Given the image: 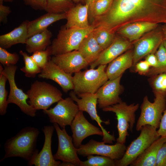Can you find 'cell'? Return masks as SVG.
<instances>
[{"mask_svg":"<svg viewBox=\"0 0 166 166\" xmlns=\"http://www.w3.org/2000/svg\"><path fill=\"white\" fill-rule=\"evenodd\" d=\"M140 21L165 23L166 0H113L108 11L91 25L115 33L125 24Z\"/></svg>","mask_w":166,"mask_h":166,"instance_id":"cell-1","label":"cell"},{"mask_svg":"<svg viewBox=\"0 0 166 166\" xmlns=\"http://www.w3.org/2000/svg\"><path fill=\"white\" fill-rule=\"evenodd\" d=\"M40 132L36 128H22L14 136L7 139L4 144L5 154L0 162L8 158L19 157L30 162L38 153L37 140Z\"/></svg>","mask_w":166,"mask_h":166,"instance_id":"cell-2","label":"cell"},{"mask_svg":"<svg viewBox=\"0 0 166 166\" xmlns=\"http://www.w3.org/2000/svg\"><path fill=\"white\" fill-rule=\"evenodd\" d=\"M91 25L86 28H67L63 26L50 45L52 55L78 50L84 39L94 30Z\"/></svg>","mask_w":166,"mask_h":166,"instance_id":"cell-3","label":"cell"},{"mask_svg":"<svg viewBox=\"0 0 166 166\" xmlns=\"http://www.w3.org/2000/svg\"><path fill=\"white\" fill-rule=\"evenodd\" d=\"M106 65H100L96 69L90 68L75 73L73 82V91L76 94L96 93L109 80L106 72Z\"/></svg>","mask_w":166,"mask_h":166,"instance_id":"cell-4","label":"cell"},{"mask_svg":"<svg viewBox=\"0 0 166 166\" xmlns=\"http://www.w3.org/2000/svg\"><path fill=\"white\" fill-rule=\"evenodd\" d=\"M27 102L34 109L45 110L62 98V94L59 89L45 81H35L26 92Z\"/></svg>","mask_w":166,"mask_h":166,"instance_id":"cell-5","label":"cell"},{"mask_svg":"<svg viewBox=\"0 0 166 166\" xmlns=\"http://www.w3.org/2000/svg\"><path fill=\"white\" fill-rule=\"evenodd\" d=\"M155 98L151 102L147 96L144 98L140 106L141 113L136 125L137 131H140L146 125L158 128L162 113L166 109V95L159 92L154 93Z\"/></svg>","mask_w":166,"mask_h":166,"instance_id":"cell-6","label":"cell"},{"mask_svg":"<svg viewBox=\"0 0 166 166\" xmlns=\"http://www.w3.org/2000/svg\"><path fill=\"white\" fill-rule=\"evenodd\" d=\"M139 107L138 104L133 103L128 105L122 101L102 109L104 112H111L115 113L117 121V128L118 133L117 142L124 144L126 137L128 135V129L132 132L136 121L135 113Z\"/></svg>","mask_w":166,"mask_h":166,"instance_id":"cell-7","label":"cell"},{"mask_svg":"<svg viewBox=\"0 0 166 166\" xmlns=\"http://www.w3.org/2000/svg\"><path fill=\"white\" fill-rule=\"evenodd\" d=\"M160 137L156 128L148 125L144 126L140 130L139 136L127 148L123 156L119 160H115L116 166H127L130 165Z\"/></svg>","mask_w":166,"mask_h":166,"instance_id":"cell-8","label":"cell"},{"mask_svg":"<svg viewBox=\"0 0 166 166\" xmlns=\"http://www.w3.org/2000/svg\"><path fill=\"white\" fill-rule=\"evenodd\" d=\"M70 97L75 101L79 110L88 113L92 120L95 121L100 127L103 133L102 141L105 143L112 144L115 140L113 135L110 134L102 125L103 123L106 125L110 124L109 121H104L102 120L98 115L96 106L97 104V98L96 93H84L77 95L80 98H78L73 91H71Z\"/></svg>","mask_w":166,"mask_h":166,"instance_id":"cell-9","label":"cell"},{"mask_svg":"<svg viewBox=\"0 0 166 166\" xmlns=\"http://www.w3.org/2000/svg\"><path fill=\"white\" fill-rule=\"evenodd\" d=\"M4 67L1 73L6 77L10 85V91L7 98L8 104H14L25 114L31 117H34L36 116L37 110L27 101L29 98L27 94L24 93L22 89H19L16 84L15 75L17 69V66L10 65Z\"/></svg>","mask_w":166,"mask_h":166,"instance_id":"cell-10","label":"cell"},{"mask_svg":"<svg viewBox=\"0 0 166 166\" xmlns=\"http://www.w3.org/2000/svg\"><path fill=\"white\" fill-rule=\"evenodd\" d=\"M79 110L77 105L70 97L62 98L54 107L43 112L48 116L50 122L57 123L63 128L71 125Z\"/></svg>","mask_w":166,"mask_h":166,"instance_id":"cell-11","label":"cell"},{"mask_svg":"<svg viewBox=\"0 0 166 166\" xmlns=\"http://www.w3.org/2000/svg\"><path fill=\"white\" fill-rule=\"evenodd\" d=\"M124 144L117 142L114 145L106 144L103 141L98 142L91 139L77 148V154L85 157L89 155H98L109 157L114 160L121 159L127 149Z\"/></svg>","mask_w":166,"mask_h":166,"instance_id":"cell-12","label":"cell"},{"mask_svg":"<svg viewBox=\"0 0 166 166\" xmlns=\"http://www.w3.org/2000/svg\"><path fill=\"white\" fill-rule=\"evenodd\" d=\"M157 28L133 42V65L144 57L155 53L164 39L162 29Z\"/></svg>","mask_w":166,"mask_h":166,"instance_id":"cell-13","label":"cell"},{"mask_svg":"<svg viewBox=\"0 0 166 166\" xmlns=\"http://www.w3.org/2000/svg\"><path fill=\"white\" fill-rule=\"evenodd\" d=\"M58 139V146L54 159L63 162H69L74 166H79L81 160L79 158L77 149L73 144V138L67 133L65 128L61 129L58 124L54 123Z\"/></svg>","mask_w":166,"mask_h":166,"instance_id":"cell-14","label":"cell"},{"mask_svg":"<svg viewBox=\"0 0 166 166\" xmlns=\"http://www.w3.org/2000/svg\"><path fill=\"white\" fill-rule=\"evenodd\" d=\"M83 111L79 110L70 125L72 132L74 145L78 148L83 140L87 137L93 135L103 136V133L99 128L90 123L85 118Z\"/></svg>","mask_w":166,"mask_h":166,"instance_id":"cell-15","label":"cell"},{"mask_svg":"<svg viewBox=\"0 0 166 166\" xmlns=\"http://www.w3.org/2000/svg\"><path fill=\"white\" fill-rule=\"evenodd\" d=\"M122 76L109 80L97 92V104L100 108L102 109L122 101L119 97L122 90L120 84Z\"/></svg>","mask_w":166,"mask_h":166,"instance_id":"cell-16","label":"cell"},{"mask_svg":"<svg viewBox=\"0 0 166 166\" xmlns=\"http://www.w3.org/2000/svg\"><path fill=\"white\" fill-rule=\"evenodd\" d=\"M54 129L53 125H46L42 128V131L45 136L43 147L40 152L28 163V165L61 166V163L54 159L52 152V138Z\"/></svg>","mask_w":166,"mask_h":166,"instance_id":"cell-17","label":"cell"},{"mask_svg":"<svg viewBox=\"0 0 166 166\" xmlns=\"http://www.w3.org/2000/svg\"><path fill=\"white\" fill-rule=\"evenodd\" d=\"M38 77L40 78L49 79L54 81L65 93L74 89L72 74L66 73L51 59L42 70Z\"/></svg>","mask_w":166,"mask_h":166,"instance_id":"cell-18","label":"cell"},{"mask_svg":"<svg viewBox=\"0 0 166 166\" xmlns=\"http://www.w3.org/2000/svg\"><path fill=\"white\" fill-rule=\"evenodd\" d=\"M51 60L66 73L72 74L89 65L78 50L53 56Z\"/></svg>","mask_w":166,"mask_h":166,"instance_id":"cell-19","label":"cell"},{"mask_svg":"<svg viewBox=\"0 0 166 166\" xmlns=\"http://www.w3.org/2000/svg\"><path fill=\"white\" fill-rule=\"evenodd\" d=\"M122 38L116 37L113 42L103 50L98 59L90 65V68H95L100 65H107L129 49L132 42Z\"/></svg>","mask_w":166,"mask_h":166,"instance_id":"cell-20","label":"cell"},{"mask_svg":"<svg viewBox=\"0 0 166 166\" xmlns=\"http://www.w3.org/2000/svg\"><path fill=\"white\" fill-rule=\"evenodd\" d=\"M158 24L156 23L147 21L135 22L122 26L116 32L121 37L132 42L156 29Z\"/></svg>","mask_w":166,"mask_h":166,"instance_id":"cell-21","label":"cell"},{"mask_svg":"<svg viewBox=\"0 0 166 166\" xmlns=\"http://www.w3.org/2000/svg\"><path fill=\"white\" fill-rule=\"evenodd\" d=\"M89 5L79 4L74 6L66 13L67 28H86L89 27L88 21Z\"/></svg>","mask_w":166,"mask_h":166,"instance_id":"cell-22","label":"cell"},{"mask_svg":"<svg viewBox=\"0 0 166 166\" xmlns=\"http://www.w3.org/2000/svg\"><path fill=\"white\" fill-rule=\"evenodd\" d=\"M133 65V51L129 49L108 64L106 72L109 80L122 75L124 72Z\"/></svg>","mask_w":166,"mask_h":166,"instance_id":"cell-23","label":"cell"},{"mask_svg":"<svg viewBox=\"0 0 166 166\" xmlns=\"http://www.w3.org/2000/svg\"><path fill=\"white\" fill-rule=\"evenodd\" d=\"M29 22L26 20L10 32L0 35V47L6 49L16 44H26L28 38Z\"/></svg>","mask_w":166,"mask_h":166,"instance_id":"cell-24","label":"cell"},{"mask_svg":"<svg viewBox=\"0 0 166 166\" xmlns=\"http://www.w3.org/2000/svg\"><path fill=\"white\" fill-rule=\"evenodd\" d=\"M93 31L84 39L78 49L89 65L98 59L103 50L96 40Z\"/></svg>","mask_w":166,"mask_h":166,"instance_id":"cell-25","label":"cell"},{"mask_svg":"<svg viewBox=\"0 0 166 166\" xmlns=\"http://www.w3.org/2000/svg\"><path fill=\"white\" fill-rule=\"evenodd\" d=\"M66 18V13H47L34 20L29 21L28 26V38L47 29L48 26L54 22Z\"/></svg>","mask_w":166,"mask_h":166,"instance_id":"cell-26","label":"cell"},{"mask_svg":"<svg viewBox=\"0 0 166 166\" xmlns=\"http://www.w3.org/2000/svg\"><path fill=\"white\" fill-rule=\"evenodd\" d=\"M166 138L160 137L147 148L130 165L131 166H155L158 151Z\"/></svg>","mask_w":166,"mask_h":166,"instance_id":"cell-27","label":"cell"},{"mask_svg":"<svg viewBox=\"0 0 166 166\" xmlns=\"http://www.w3.org/2000/svg\"><path fill=\"white\" fill-rule=\"evenodd\" d=\"M52 34L46 29L28 38L26 43V49L29 53L45 50L51 44Z\"/></svg>","mask_w":166,"mask_h":166,"instance_id":"cell-28","label":"cell"},{"mask_svg":"<svg viewBox=\"0 0 166 166\" xmlns=\"http://www.w3.org/2000/svg\"><path fill=\"white\" fill-rule=\"evenodd\" d=\"M73 6L71 0H47L45 10L51 13H66Z\"/></svg>","mask_w":166,"mask_h":166,"instance_id":"cell-29","label":"cell"},{"mask_svg":"<svg viewBox=\"0 0 166 166\" xmlns=\"http://www.w3.org/2000/svg\"><path fill=\"white\" fill-rule=\"evenodd\" d=\"M113 0H101L93 2L90 4L89 16L92 21L95 18L105 13L110 8Z\"/></svg>","mask_w":166,"mask_h":166,"instance_id":"cell-30","label":"cell"},{"mask_svg":"<svg viewBox=\"0 0 166 166\" xmlns=\"http://www.w3.org/2000/svg\"><path fill=\"white\" fill-rule=\"evenodd\" d=\"M93 32L96 40L103 50L109 46L116 38L115 33L103 28H94Z\"/></svg>","mask_w":166,"mask_h":166,"instance_id":"cell-31","label":"cell"},{"mask_svg":"<svg viewBox=\"0 0 166 166\" xmlns=\"http://www.w3.org/2000/svg\"><path fill=\"white\" fill-rule=\"evenodd\" d=\"M24 62V66L20 69L21 71L25 73V76L27 77L34 78L36 75L40 73L42 70L38 66L33 60L31 57L27 53L22 50L19 51Z\"/></svg>","mask_w":166,"mask_h":166,"instance_id":"cell-32","label":"cell"},{"mask_svg":"<svg viewBox=\"0 0 166 166\" xmlns=\"http://www.w3.org/2000/svg\"><path fill=\"white\" fill-rule=\"evenodd\" d=\"M80 166H116L115 160L109 157L97 155L87 156V160H80Z\"/></svg>","mask_w":166,"mask_h":166,"instance_id":"cell-33","label":"cell"},{"mask_svg":"<svg viewBox=\"0 0 166 166\" xmlns=\"http://www.w3.org/2000/svg\"><path fill=\"white\" fill-rule=\"evenodd\" d=\"M155 54L158 62L159 67L155 69H150L147 74L149 76H156L158 74L166 72V51L162 42Z\"/></svg>","mask_w":166,"mask_h":166,"instance_id":"cell-34","label":"cell"},{"mask_svg":"<svg viewBox=\"0 0 166 166\" xmlns=\"http://www.w3.org/2000/svg\"><path fill=\"white\" fill-rule=\"evenodd\" d=\"M7 79L3 74H0V115H4L7 112L8 103L7 96L8 91L6 89V84Z\"/></svg>","mask_w":166,"mask_h":166,"instance_id":"cell-35","label":"cell"},{"mask_svg":"<svg viewBox=\"0 0 166 166\" xmlns=\"http://www.w3.org/2000/svg\"><path fill=\"white\" fill-rule=\"evenodd\" d=\"M51 55V49L49 45L45 50L33 53L31 56L38 66L42 70L51 59L50 57Z\"/></svg>","mask_w":166,"mask_h":166,"instance_id":"cell-36","label":"cell"},{"mask_svg":"<svg viewBox=\"0 0 166 166\" xmlns=\"http://www.w3.org/2000/svg\"><path fill=\"white\" fill-rule=\"evenodd\" d=\"M19 59V56L17 53H10L6 49L0 47V64L4 66L15 65L18 62Z\"/></svg>","mask_w":166,"mask_h":166,"instance_id":"cell-37","label":"cell"},{"mask_svg":"<svg viewBox=\"0 0 166 166\" xmlns=\"http://www.w3.org/2000/svg\"><path fill=\"white\" fill-rule=\"evenodd\" d=\"M151 84L154 93H161L166 95V73H160L155 77Z\"/></svg>","mask_w":166,"mask_h":166,"instance_id":"cell-38","label":"cell"},{"mask_svg":"<svg viewBox=\"0 0 166 166\" xmlns=\"http://www.w3.org/2000/svg\"><path fill=\"white\" fill-rule=\"evenodd\" d=\"M155 166H166V141L158 151Z\"/></svg>","mask_w":166,"mask_h":166,"instance_id":"cell-39","label":"cell"},{"mask_svg":"<svg viewBox=\"0 0 166 166\" xmlns=\"http://www.w3.org/2000/svg\"><path fill=\"white\" fill-rule=\"evenodd\" d=\"M25 4L35 10H45L47 0H23Z\"/></svg>","mask_w":166,"mask_h":166,"instance_id":"cell-40","label":"cell"},{"mask_svg":"<svg viewBox=\"0 0 166 166\" xmlns=\"http://www.w3.org/2000/svg\"><path fill=\"white\" fill-rule=\"evenodd\" d=\"M157 132L159 136L166 138V109L164 111Z\"/></svg>","mask_w":166,"mask_h":166,"instance_id":"cell-41","label":"cell"},{"mask_svg":"<svg viewBox=\"0 0 166 166\" xmlns=\"http://www.w3.org/2000/svg\"><path fill=\"white\" fill-rule=\"evenodd\" d=\"M135 65L136 71L140 74H147L150 69V66L145 60L137 62Z\"/></svg>","mask_w":166,"mask_h":166,"instance_id":"cell-42","label":"cell"},{"mask_svg":"<svg viewBox=\"0 0 166 166\" xmlns=\"http://www.w3.org/2000/svg\"><path fill=\"white\" fill-rule=\"evenodd\" d=\"M11 11L9 6L0 4V22L3 24L7 22V17Z\"/></svg>","mask_w":166,"mask_h":166,"instance_id":"cell-43","label":"cell"},{"mask_svg":"<svg viewBox=\"0 0 166 166\" xmlns=\"http://www.w3.org/2000/svg\"><path fill=\"white\" fill-rule=\"evenodd\" d=\"M145 61L150 66L152 67L151 69H155L159 67V64L155 53L150 54L146 57Z\"/></svg>","mask_w":166,"mask_h":166,"instance_id":"cell-44","label":"cell"},{"mask_svg":"<svg viewBox=\"0 0 166 166\" xmlns=\"http://www.w3.org/2000/svg\"><path fill=\"white\" fill-rule=\"evenodd\" d=\"M161 29L163 34L164 39H166V24L163 26Z\"/></svg>","mask_w":166,"mask_h":166,"instance_id":"cell-45","label":"cell"},{"mask_svg":"<svg viewBox=\"0 0 166 166\" xmlns=\"http://www.w3.org/2000/svg\"><path fill=\"white\" fill-rule=\"evenodd\" d=\"M162 43L166 51V39H163Z\"/></svg>","mask_w":166,"mask_h":166,"instance_id":"cell-46","label":"cell"},{"mask_svg":"<svg viewBox=\"0 0 166 166\" xmlns=\"http://www.w3.org/2000/svg\"><path fill=\"white\" fill-rule=\"evenodd\" d=\"M93 1V0H85V3H87L89 5Z\"/></svg>","mask_w":166,"mask_h":166,"instance_id":"cell-47","label":"cell"},{"mask_svg":"<svg viewBox=\"0 0 166 166\" xmlns=\"http://www.w3.org/2000/svg\"><path fill=\"white\" fill-rule=\"evenodd\" d=\"M72 0L73 2H81L82 0Z\"/></svg>","mask_w":166,"mask_h":166,"instance_id":"cell-48","label":"cell"},{"mask_svg":"<svg viewBox=\"0 0 166 166\" xmlns=\"http://www.w3.org/2000/svg\"><path fill=\"white\" fill-rule=\"evenodd\" d=\"M13 0H5L4 2H11Z\"/></svg>","mask_w":166,"mask_h":166,"instance_id":"cell-49","label":"cell"},{"mask_svg":"<svg viewBox=\"0 0 166 166\" xmlns=\"http://www.w3.org/2000/svg\"><path fill=\"white\" fill-rule=\"evenodd\" d=\"M5 0H0V4H3Z\"/></svg>","mask_w":166,"mask_h":166,"instance_id":"cell-50","label":"cell"},{"mask_svg":"<svg viewBox=\"0 0 166 166\" xmlns=\"http://www.w3.org/2000/svg\"><path fill=\"white\" fill-rule=\"evenodd\" d=\"M100 0H93V2L97 1H100Z\"/></svg>","mask_w":166,"mask_h":166,"instance_id":"cell-51","label":"cell"},{"mask_svg":"<svg viewBox=\"0 0 166 166\" xmlns=\"http://www.w3.org/2000/svg\"><path fill=\"white\" fill-rule=\"evenodd\" d=\"M165 23L166 24V21L165 22Z\"/></svg>","mask_w":166,"mask_h":166,"instance_id":"cell-52","label":"cell"}]
</instances>
